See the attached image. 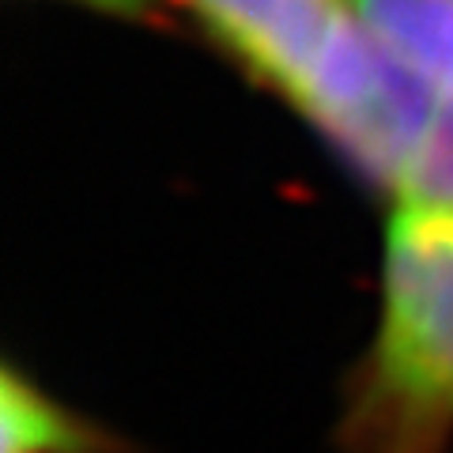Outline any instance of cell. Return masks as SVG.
Here are the masks:
<instances>
[{
	"label": "cell",
	"instance_id": "cell-1",
	"mask_svg": "<svg viewBox=\"0 0 453 453\" xmlns=\"http://www.w3.org/2000/svg\"><path fill=\"white\" fill-rule=\"evenodd\" d=\"M219 46L396 201H412L453 110L381 46L351 0H186Z\"/></svg>",
	"mask_w": 453,
	"mask_h": 453
},
{
	"label": "cell",
	"instance_id": "cell-2",
	"mask_svg": "<svg viewBox=\"0 0 453 453\" xmlns=\"http://www.w3.org/2000/svg\"><path fill=\"white\" fill-rule=\"evenodd\" d=\"M351 434L363 453H442L453 434V204H393Z\"/></svg>",
	"mask_w": 453,
	"mask_h": 453
},
{
	"label": "cell",
	"instance_id": "cell-3",
	"mask_svg": "<svg viewBox=\"0 0 453 453\" xmlns=\"http://www.w3.org/2000/svg\"><path fill=\"white\" fill-rule=\"evenodd\" d=\"M381 46L453 110V0H351Z\"/></svg>",
	"mask_w": 453,
	"mask_h": 453
},
{
	"label": "cell",
	"instance_id": "cell-4",
	"mask_svg": "<svg viewBox=\"0 0 453 453\" xmlns=\"http://www.w3.org/2000/svg\"><path fill=\"white\" fill-rule=\"evenodd\" d=\"M0 453H91V434L16 371H8L0 386Z\"/></svg>",
	"mask_w": 453,
	"mask_h": 453
},
{
	"label": "cell",
	"instance_id": "cell-5",
	"mask_svg": "<svg viewBox=\"0 0 453 453\" xmlns=\"http://www.w3.org/2000/svg\"><path fill=\"white\" fill-rule=\"evenodd\" d=\"M83 4H95V8H110V12H121V16H133V12L148 8V0H83Z\"/></svg>",
	"mask_w": 453,
	"mask_h": 453
}]
</instances>
